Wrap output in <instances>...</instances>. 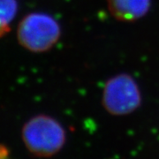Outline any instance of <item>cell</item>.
Wrapping results in <instances>:
<instances>
[{
  "mask_svg": "<svg viewBox=\"0 0 159 159\" xmlns=\"http://www.w3.org/2000/svg\"><path fill=\"white\" fill-rule=\"evenodd\" d=\"M10 150L4 144H0V159H9Z\"/></svg>",
  "mask_w": 159,
  "mask_h": 159,
  "instance_id": "obj_6",
  "label": "cell"
},
{
  "mask_svg": "<svg viewBox=\"0 0 159 159\" xmlns=\"http://www.w3.org/2000/svg\"><path fill=\"white\" fill-rule=\"evenodd\" d=\"M61 34L59 22L43 11L28 13L17 27L19 44L33 53H43L51 50L58 43Z\"/></svg>",
  "mask_w": 159,
  "mask_h": 159,
  "instance_id": "obj_2",
  "label": "cell"
},
{
  "mask_svg": "<svg viewBox=\"0 0 159 159\" xmlns=\"http://www.w3.org/2000/svg\"><path fill=\"white\" fill-rule=\"evenodd\" d=\"M111 15L121 22H134L147 15L152 0H106Z\"/></svg>",
  "mask_w": 159,
  "mask_h": 159,
  "instance_id": "obj_4",
  "label": "cell"
},
{
  "mask_svg": "<svg viewBox=\"0 0 159 159\" xmlns=\"http://www.w3.org/2000/svg\"><path fill=\"white\" fill-rule=\"evenodd\" d=\"M140 86L131 74L121 73L107 80L102 88V104L113 116L133 113L142 105Z\"/></svg>",
  "mask_w": 159,
  "mask_h": 159,
  "instance_id": "obj_3",
  "label": "cell"
},
{
  "mask_svg": "<svg viewBox=\"0 0 159 159\" xmlns=\"http://www.w3.org/2000/svg\"><path fill=\"white\" fill-rule=\"evenodd\" d=\"M22 142L30 153L37 157H51L66 144V133L61 123L51 116L38 114L24 124Z\"/></svg>",
  "mask_w": 159,
  "mask_h": 159,
  "instance_id": "obj_1",
  "label": "cell"
},
{
  "mask_svg": "<svg viewBox=\"0 0 159 159\" xmlns=\"http://www.w3.org/2000/svg\"><path fill=\"white\" fill-rule=\"evenodd\" d=\"M18 11V0H0V38L11 32V22Z\"/></svg>",
  "mask_w": 159,
  "mask_h": 159,
  "instance_id": "obj_5",
  "label": "cell"
}]
</instances>
